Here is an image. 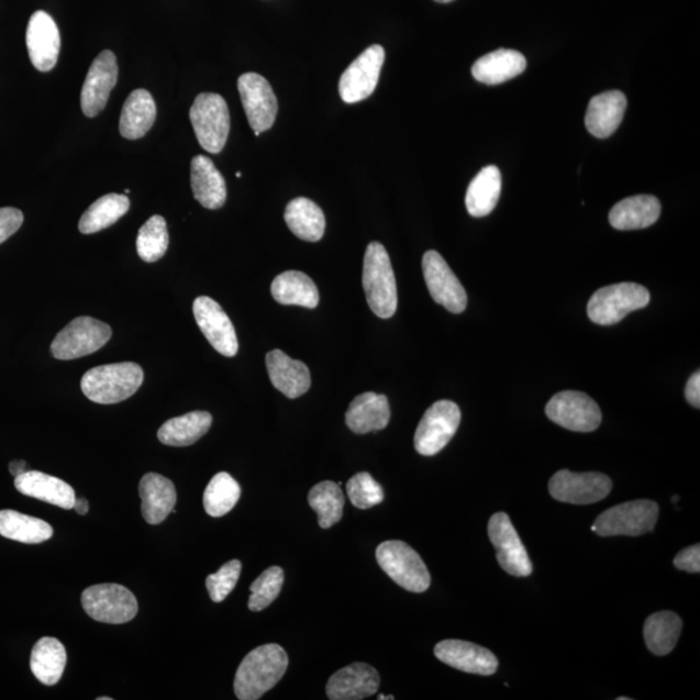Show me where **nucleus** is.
I'll use <instances>...</instances> for the list:
<instances>
[{
	"instance_id": "1",
	"label": "nucleus",
	"mask_w": 700,
	"mask_h": 700,
	"mask_svg": "<svg viewBox=\"0 0 700 700\" xmlns=\"http://www.w3.org/2000/svg\"><path fill=\"white\" fill-rule=\"evenodd\" d=\"M288 668L286 649L277 644L259 646L245 656L236 670L234 691L237 699L257 700L284 678Z\"/></svg>"
},
{
	"instance_id": "2",
	"label": "nucleus",
	"mask_w": 700,
	"mask_h": 700,
	"mask_svg": "<svg viewBox=\"0 0 700 700\" xmlns=\"http://www.w3.org/2000/svg\"><path fill=\"white\" fill-rule=\"evenodd\" d=\"M143 379L142 367L134 363L103 365L84 375L81 389L92 402L113 405L135 395Z\"/></svg>"
},
{
	"instance_id": "3",
	"label": "nucleus",
	"mask_w": 700,
	"mask_h": 700,
	"mask_svg": "<svg viewBox=\"0 0 700 700\" xmlns=\"http://www.w3.org/2000/svg\"><path fill=\"white\" fill-rule=\"evenodd\" d=\"M363 284L369 304L375 315L388 320L397 310V285L391 258L385 245L373 242L367 245L364 259Z\"/></svg>"
},
{
	"instance_id": "4",
	"label": "nucleus",
	"mask_w": 700,
	"mask_h": 700,
	"mask_svg": "<svg viewBox=\"0 0 700 700\" xmlns=\"http://www.w3.org/2000/svg\"><path fill=\"white\" fill-rule=\"evenodd\" d=\"M382 571L403 589L423 593L431 586V575L421 555L402 541H386L377 548Z\"/></svg>"
},
{
	"instance_id": "5",
	"label": "nucleus",
	"mask_w": 700,
	"mask_h": 700,
	"mask_svg": "<svg viewBox=\"0 0 700 700\" xmlns=\"http://www.w3.org/2000/svg\"><path fill=\"white\" fill-rule=\"evenodd\" d=\"M659 518L658 503L638 500L618 504L597 518L591 531L598 536H642L655 529Z\"/></svg>"
},
{
	"instance_id": "6",
	"label": "nucleus",
	"mask_w": 700,
	"mask_h": 700,
	"mask_svg": "<svg viewBox=\"0 0 700 700\" xmlns=\"http://www.w3.org/2000/svg\"><path fill=\"white\" fill-rule=\"evenodd\" d=\"M190 120L200 146L209 154H220L230 133L226 100L219 93H200L191 107Z\"/></svg>"
},
{
	"instance_id": "7",
	"label": "nucleus",
	"mask_w": 700,
	"mask_h": 700,
	"mask_svg": "<svg viewBox=\"0 0 700 700\" xmlns=\"http://www.w3.org/2000/svg\"><path fill=\"white\" fill-rule=\"evenodd\" d=\"M649 292L647 288L637 284L612 285L591 296L588 304V315L591 322L611 326L623 321L625 316L648 305Z\"/></svg>"
},
{
	"instance_id": "8",
	"label": "nucleus",
	"mask_w": 700,
	"mask_h": 700,
	"mask_svg": "<svg viewBox=\"0 0 700 700\" xmlns=\"http://www.w3.org/2000/svg\"><path fill=\"white\" fill-rule=\"evenodd\" d=\"M81 602L85 612L99 623L125 624L138 613L135 596L120 584L92 586L84 591Z\"/></svg>"
},
{
	"instance_id": "9",
	"label": "nucleus",
	"mask_w": 700,
	"mask_h": 700,
	"mask_svg": "<svg viewBox=\"0 0 700 700\" xmlns=\"http://www.w3.org/2000/svg\"><path fill=\"white\" fill-rule=\"evenodd\" d=\"M112 329L107 323L78 316L56 335L52 353L56 359L70 360L91 355L110 342Z\"/></svg>"
},
{
	"instance_id": "10",
	"label": "nucleus",
	"mask_w": 700,
	"mask_h": 700,
	"mask_svg": "<svg viewBox=\"0 0 700 700\" xmlns=\"http://www.w3.org/2000/svg\"><path fill=\"white\" fill-rule=\"evenodd\" d=\"M460 423V410L457 403L442 400L425 411L415 431V451L422 456L432 457L442 452L456 435Z\"/></svg>"
},
{
	"instance_id": "11",
	"label": "nucleus",
	"mask_w": 700,
	"mask_h": 700,
	"mask_svg": "<svg viewBox=\"0 0 700 700\" xmlns=\"http://www.w3.org/2000/svg\"><path fill=\"white\" fill-rule=\"evenodd\" d=\"M385 60V48L373 45L346 68L338 82V93L345 103L356 104L373 96Z\"/></svg>"
},
{
	"instance_id": "12",
	"label": "nucleus",
	"mask_w": 700,
	"mask_h": 700,
	"mask_svg": "<svg viewBox=\"0 0 700 700\" xmlns=\"http://www.w3.org/2000/svg\"><path fill=\"white\" fill-rule=\"evenodd\" d=\"M548 420L574 432L596 431L602 422L601 409L586 393L559 392L546 405Z\"/></svg>"
},
{
	"instance_id": "13",
	"label": "nucleus",
	"mask_w": 700,
	"mask_h": 700,
	"mask_svg": "<svg viewBox=\"0 0 700 700\" xmlns=\"http://www.w3.org/2000/svg\"><path fill=\"white\" fill-rule=\"evenodd\" d=\"M488 535L496 548L497 560L504 573L515 577H526L532 574L529 553L508 514L497 512L490 518Z\"/></svg>"
},
{
	"instance_id": "14",
	"label": "nucleus",
	"mask_w": 700,
	"mask_h": 700,
	"mask_svg": "<svg viewBox=\"0 0 700 700\" xmlns=\"http://www.w3.org/2000/svg\"><path fill=\"white\" fill-rule=\"evenodd\" d=\"M612 489L608 475L599 473L558 471L548 482V492L555 500L573 504H590L602 501Z\"/></svg>"
},
{
	"instance_id": "15",
	"label": "nucleus",
	"mask_w": 700,
	"mask_h": 700,
	"mask_svg": "<svg viewBox=\"0 0 700 700\" xmlns=\"http://www.w3.org/2000/svg\"><path fill=\"white\" fill-rule=\"evenodd\" d=\"M422 266L425 285L429 287L433 301L449 310L451 313L465 312L467 293L444 257L436 251L425 252Z\"/></svg>"
},
{
	"instance_id": "16",
	"label": "nucleus",
	"mask_w": 700,
	"mask_h": 700,
	"mask_svg": "<svg viewBox=\"0 0 700 700\" xmlns=\"http://www.w3.org/2000/svg\"><path fill=\"white\" fill-rule=\"evenodd\" d=\"M245 114L255 132L271 129L278 114V100L268 79L257 74H245L237 81Z\"/></svg>"
},
{
	"instance_id": "17",
	"label": "nucleus",
	"mask_w": 700,
	"mask_h": 700,
	"mask_svg": "<svg viewBox=\"0 0 700 700\" xmlns=\"http://www.w3.org/2000/svg\"><path fill=\"white\" fill-rule=\"evenodd\" d=\"M193 315L198 326L213 348L225 357H235L240 343L233 322L219 302L207 296H200L193 302Z\"/></svg>"
},
{
	"instance_id": "18",
	"label": "nucleus",
	"mask_w": 700,
	"mask_h": 700,
	"mask_svg": "<svg viewBox=\"0 0 700 700\" xmlns=\"http://www.w3.org/2000/svg\"><path fill=\"white\" fill-rule=\"evenodd\" d=\"M119 79L115 55L105 49L92 62L81 91V108L85 115L96 118L102 112Z\"/></svg>"
},
{
	"instance_id": "19",
	"label": "nucleus",
	"mask_w": 700,
	"mask_h": 700,
	"mask_svg": "<svg viewBox=\"0 0 700 700\" xmlns=\"http://www.w3.org/2000/svg\"><path fill=\"white\" fill-rule=\"evenodd\" d=\"M60 45V32L54 19L45 11L34 12L26 29V47L34 68L53 70L59 59Z\"/></svg>"
},
{
	"instance_id": "20",
	"label": "nucleus",
	"mask_w": 700,
	"mask_h": 700,
	"mask_svg": "<svg viewBox=\"0 0 700 700\" xmlns=\"http://www.w3.org/2000/svg\"><path fill=\"white\" fill-rule=\"evenodd\" d=\"M435 655L446 666L466 674L492 676L498 669V660L492 652L467 641L445 640L438 642Z\"/></svg>"
},
{
	"instance_id": "21",
	"label": "nucleus",
	"mask_w": 700,
	"mask_h": 700,
	"mask_svg": "<svg viewBox=\"0 0 700 700\" xmlns=\"http://www.w3.org/2000/svg\"><path fill=\"white\" fill-rule=\"evenodd\" d=\"M379 687L377 669L366 663H353L331 676L326 692L331 700H360L377 695Z\"/></svg>"
},
{
	"instance_id": "22",
	"label": "nucleus",
	"mask_w": 700,
	"mask_h": 700,
	"mask_svg": "<svg viewBox=\"0 0 700 700\" xmlns=\"http://www.w3.org/2000/svg\"><path fill=\"white\" fill-rule=\"evenodd\" d=\"M266 367L273 386L288 399H299L312 386L305 364L288 357L285 352L274 349L266 355Z\"/></svg>"
},
{
	"instance_id": "23",
	"label": "nucleus",
	"mask_w": 700,
	"mask_h": 700,
	"mask_svg": "<svg viewBox=\"0 0 700 700\" xmlns=\"http://www.w3.org/2000/svg\"><path fill=\"white\" fill-rule=\"evenodd\" d=\"M14 487L20 493L54 504L64 510L75 507L76 493L67 482L55 476L40 471H25L14 478Z\"/></svg>"
},
{
	"instance_id": "24",
	"label": "nucleus",
	"mask_w": 700,
	"mask_h": 700,
	"mask_svg": "<svg viewBox=\"0 0 700 700\" xmlns=\"http://www.w3.org/2000/svg\"><path fill=\"white\" fill-rule=\"evenodd\" d=\"M626 97L622 91H605L590 100L586 115L588 132L605 140L616 132L624 119Z\"/></svg>"
},
{
	"instance_id": "25",
	"label": "nucleus",
	"mask_w": 700,
	"mask_h": 700,
	"mask_svg": "<svg viewBox=\"0 0 700 700\" xmlns=\"http://www.w3.org/2000/svg\"><path fill=\"white\" fill-rule=\"evenodd\" d=\"M142 514L148 524H162L177 503L175 485L163 475L149 473L140 482Z\"/></svg>"
},
{
	"instance_id": "26",
	"label": "nucleus",
	"mask_w": 700,
	"mask_h": 700,
	"mask_svg": "<svg viewBox=\"0 0 700 700\" xmlns=\"http://www.w3.org/2000/svg\"><path fill=\"white\" fill-rule=\"evenodd\" d=\"M391 420V408L385 395L366 392L356 397L346 411L345 421L351 431L365 435L385 430Z\"/></svg>"
},
{
	"instance_id": "27",
	"label": "nucleus",
	"mask_w": 700,
	"mask_h": 700,
	"mask_svg": "<svg viewBox=\"0 0 700 700\" xmlns=\"http://www.w3.org/2000/svg\"><path fill=\"white\" fill-rule=\"evenodd\" d=\"M191 187L193 198L207 209H220L226 203L225 178L207 156L199 155L192 158Z\"/></svg>"
},
{
	"instance_id": "28",
	"label": "nucleus",
	"mask_w": 700,
	"mask_h": 700,
	"mask_svg": "<svg viewBox=\"0 0 700 700\" xmlns=\"http://www.w3.org/2000/svg\"><path fill=\"white\" fill-rule=\"evenodd\" d=\"M662 205L652 195H637L619 201L611 209L609 220L616 230H641L653 226L659 220Z\"/></svg>"
},
{
	"instance_id": "29",
	"label": "nucleus",
	"mask_w": 700,
	"mask_h": 700,
	"mask_svg": "<svg viewBox=\"0 0 700 700\" xmlns=\"http://www.w3.org/2000/svg\"><path fill=\"white\" fill-rule=\"evenodd\" d=\"M156 103L147 90L130 93L120 118V133L130 141L141 140L153 129L156 120Z\"/></svg>"
},
{
	"instance_id": "30",
	"label": "nucleus",
	"mask_w": 700,
	"mask_h": 700,
	"mask_svg": "<svg viewBox=\"0 0 700 700\" xmlns=\"http://www.w3.org/2000/svg\"><path fill=\"white\" fill-rule=\"evenodd\" d=\"M526 68L523 54L514 49L501 48L480 57L474 64L473 76L486 85H500L522 75Z\"/></svg>"
},
{
	"instance_id": "31",
	"label": "nucleus",
	"mask_w": 700,
	"mask_h": 700,
	"mask_svg": "<svg viewBox=\"0 0 700 700\" xmlns=\"http://www.w3.org/2000/svg\"><path fill=\"white\" fill-rule=\"evenodd\" d=\"M271 295L281 305H298L314 309L320 304V292L307 274L290 270L273 280Z\"/></svg>"
},
{
	"instance_id": "32",
	"label": "nucleus",
	"mask_w": 700,
	"mask_h": 700,
	"mask_svg": "<svg viewBox=\"0 0 700 700\" xmlns=\"http://www.w3.org/2000/svg\"><path fill=\"white\" fill-rule=\"evenodd\" d=\"M285 220L288 229L305 242H320L326 230V219L322 209L307 198L290 201L286 208Z\"/></svg>"
},
{
	"instance_id": "33",
	"label": "nucleus",
	"mask_w": 700,
	"mask_h": 700,
	"mask_svg": "<svg viewBox=\"0 0 700 700\" xmlns=\"http://www.w3.org/2000/svg\"><path fill=\"white\" fill-rule=\"evenodd\" d=\"M213 416L208 411H192L182 416L171 418L157 432V437L164 445L190 446L211 429Z\"/></svg>"
},
{
	"instance_id": "34",
	"label": "nucleus",
	"mask_w": 700,
	"mask_h": 700,
	"mask_svg": "<svg viewBox=\"0 0 700 700\" xmlns=\"http://www.w3.org/2000/svg\"><path fill=\"white\" fill-rule=\"evenodd\" d=\"M67 666V649L59 640L43 637L34 645L31 669L35 678L47 687L60 681Z\"/></svg>"
},
{
	"instance_id": "35",
	"label": "nucleus",
	"mask_w": 700,
	"mask_h": 700,
	"mask_svg": "<svg viewBox=\"0 0 700 700\" xmlns=\"http://www.w3.org/2000/svg\"><path fill=\"white\" fill-rule=\"evenodd\" d=\"M501 171L495 165L486 166L473 179L466 193V208L473 216H486L493 212L501 195Z\"/></svg>"
},
{
	"instance_id": "36",
	"label": "nucleus",
	"mask_w": 700,
	"mask_h": 700,
	"mask_svg": "<svg viewBox=\"0 0 700 700\" xmlns=\"http://www.w3.org/2000/svg\"><path fill=\"white\" fill-rule=\"evenodd\" d=\"M682 631V620L673 611H660L648 616L644 626L646 645L654 655L674 652Z\"/></svg>"
},
{
	"instance_id": "37",
	"label": "nucleus",
	"mask_w": 700,
	"mask_h": 700,
	"mask_svg": "<svg viewBox=\"0 0 700 700\" xmlns=\"http://www.w3.org/2000/svg\"><path fill=\"white\" fill-rule=\"evenodd\" d=\"M0 535L23 544H41L54 535L53 526L42 519L13 510L0 511Z\"/></svg>"
},
{
	"instance_id": "38",
	"label": "nucleus",
	"mask_w": 700,
	"mask_h": 700,
	"mask_svg": "<svg viewBox=\"0 0 700 700\" xmlns=\"http://www.w3.org/2000/svg\"><path fill=\"white\" fill-rule=\"evenodd\" d=\"M130 209L126 195L108 193L93 203L79 220L78 229L82 234H96L114 225Z\"/></svg>"
},
{
	"instance_id": "39",
	"label": "nucleus",
	"mask_w": 700,
	"mask_h": 700,
	"mask_svg": "<svg viewBox=\"0 0 700 700\" xmlns=\"http://www.w3.org/2000/svg\"><path fill=\"white\" fill-rule=\"evenodd\" d=\"M308 502L316 515L321 529L327 530L342 521L345 498L341 486L334 481H322L310 490Z\"/></svg>"
},
{
	"instance_id": "40",
	"label": "nucleus",
	"mask_w": 700,
	"mask_h": 700,
	"mask_svg": "<svg viewBox=\"0 0 700 700\" xmlns=\"http://www.w3.org/2000/svg\"><path fill=\"white\" fill-rule=\"evenodd\" d=\"M242 495L241 486L227 473H220L213 476L204 492V509L208 515L221 518L229 514L240 501Z\"/></svg>"
},
{
	"instance_id": "41",
	"label": "nucleus",
	"mask_w": 700,
	"mask_h": 700,
	"mask_svg": "<svg viewBox=\"0 0 700 700\" xmlns=\"http://www.w3.org/2000/svg\"><path fill=\"white\" fill-rule=\"evenodd\" d=\"M169 247V233L162 215H153L144 223L136 237V251L144 263H156Z\"/></svg>"
},
{
	"instance_id": "42",
	"label": "nucleus",
	"mask_w": 700,
	"mask_h": 700,
	"mask_svg": "<svg viewBox=\"0 0 700 700\" xmlns=\"http://www.w3.org/2000/svg\"><path fill=\"white\" fill-rule=\"evenodd\" d=\"M285 573L280 567H270L257 577L251 586V597L248 608L251 611L258 612L276 601L284 588Z\"/></svg>"
},
{
	"instance_id": "43",
	"label": "nucleus",
	"mask_w": 700,
	"mask_h": 700,
	"mask_svg": "<svg viewBox=\"0 0 700 700\" xmlns=\"http://www.w3.org/2000/svg\"><path fill=\"white\" fill-rule=\"evenodd\" d=\"M346 492L353 507L360 510L377 507L385 500V492L377 480L369 473H358L346 482Z\"/></svg>"
},
{
	"instance_id": "44",
	"label": "nucleus",
	"mask_w": 700,
	"mask_h": 700,
	"mask_svg": "<svg viewBox=\"0 0 700 700\" xmlns=\"http://www.w3.org/2000/svg\"><path fill=\"white\" fill-rule=\"evenodd\" d=\"M242 574L241 560L234 559L223 565L219 571L209 575L205 580L209 597L215 603L225 601L226 597L236 587Z\"/></svg>"
},
{
	"instance_id": "45",
	"label": "nucleus",
	"mask_w": 700,
	"mask_h": 700,
	"mask_svg": "<svg viewBox=\"0 0 700 700\" xmlns=\"http://www.w3.org/2000/svg\"><path fill=\"white\" fill-rule=\"evenodd\" d=\"M24 222L23 212L16 208H0V244L19 231Z\"/></svg>"
},
{
	"instance_id": "46",
	"label": "nucleus",
	"mask_w": 700,
	"mask_h": 700,
	"mask_svg": "<svg viewBox=\"0 0 700 700\" xmlns=\"http://www.w3.org/2000/svg\"><path fill=\"white\" fill-rule=\"evenodd\" d=\"M674 565L676 568L681 569V571H687L690 574H699L700 573V546L692 545L690 547L684 548L680 553L676 555L674 560Z\"/></svg>"
},
{
	"instance_id": "47",
	"label": "nucleus",
	"mask_w": 700,
	"mask_h": 700,
	"mask_svg": "<svg viewBox=\"0 0 700 700\" xmlns=\"http://www.w3.org/2000/svg\"><path fill=\"white\" fill-rule=\"evenodd\" d=\"M685 396L691 407L700 408V374L696 373L691 375L688 381L687 389H685Z\"/></svg>"
},
{
	"instance_id": "48",
	"label": "nucleus",
	"mask_w": 700,
	"mask_h": 700,
	"mask_svg": "<svg viewBox=\"0 0 700 700\" xmlns=\"http://www.w3.org/2000/svg\"><path fill=\"white\" fill-rule=\"evenodd\" d=\"M89 501L84 497H76L74 510L78 515H86L89 512Z\"/></svg>"
},
{
	"instance_id": "49",
	"label": "nucleus",
	"mask_w": 700,
	"mask_h": 700,
	"mask_svg": "<svg viewBox=\"0 0 700 700\" xmlns=\"http://www.w3.org/2000/svg\"><path fill=\"white\" fill-rule=\"evenodd\" d=\"M26 466L25 460H13L10 465V473L16 478V476L26 471Z\"/></svg>"
},
{
	"instance_id": "50",
	"label": "nucleus",
	"mask_w": 700,
	"mask_h": 700,
	"mask_svg": "<svg viewBox=\"0 0 700 700\" xmlns=\"http://www.w3.org/2000/svg\"><path fill=\"white\" fill-rule=\"evenodd\" d=\"M378 699H379V700H386V699H392V700H393V699H395V697H393V696H388V697H386V696H380V697H378Z\"/></svg>"
},
{
	"instance_id": "51",
	"label": "nucleus",
	"mask_w": 700,
	"mask_h": 700,
	"mask_svg": "<svg viewBox=\"0 0 700 700\" xmlns=\"http://www.w3.org/2000/svg\"><path fill=\"white\" fill-rule=\"evenodd\" d=\"M438 3H451L453 0H436Z\"/></svg>"
},
{
	"instance_id": "52",
	"label": "nucleus",
	"mask_w": 700,
	"mask_h": 700,
	"mask_svg": "<svg viewBox=\"0 0 700 700\" xmlns=\"http://www.w3.org/2000/svg\"><path fill=\"white\" fill-rule=\"evenodd\" d=\"M98 700H112V698H110V697H100V698H98Z\"/></svg>"
},
{
	"instance_id": "53",
	"label": "nucleus",
	"mask_w": 700,
	"mask_h": 700,
	"mask_svg": "<svg viewBox=\"0 0 700 700\" xmlns=\"http://www.w3.org/2000/svg\"><path fill=\"white\" fill-rule=\"evenodd\" d=\"M618 700H631V698L620 697V698H618Z\"/></svg>"
},
{
	"instance_id": "54",
	"label": "nucleus",
	"mask_w": 700,
	"mask_h": 700,
	"mask_svg": "<svg viewBox=\"0 0 700 700\" xmlns=\"http://www.w3.org/2000/svg\"><path fill=\"white\" fill-rule=\"evenodd\" d=\"M236 177H237V178H241V177H242V173H241V171H237V173H236Z\"/></svg>"
}]
</instances>
